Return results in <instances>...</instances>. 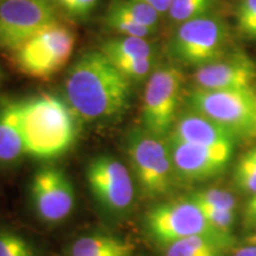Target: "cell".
<instances>
[{
  "label": "cell",
  "instance_id": "obj_1",
  "mask_svg": "<svg viewBox=\"0 0 256 256\" xmlns=\"http://www.w3.org/2000/svg\"><path fill=\"white\" fill-rule=\"evenodd\" d=\"M130 82L101 51L83 54L66 80V102L88 122L118 119L130 108Z\"/></svg>",
  "mask_w": 256,
  "mask_h": 256
},
{
  "label": "cell",
  "instance_id": "obj_2",
  "mask_svg": "<svg viewBox=\"0 0 256 256\" xmlns=\"http://www.w3.org/2000/svg\"><path fill=\"white\" fill-rule=\"evenodd\" d=\"M26 154L55 159L72 148L78 138L76 114L57 96L43 94L14 101Z\"/></svg>",
  "mask_w": 256,
  "mask_h": 256
},
{
  "label": "cell",
  "instance_id": "obj_3",
  "mask_svg": "<svg viewBox=\"0 0 256 256\" xmlns=\"http://www.w3.org/2000/svg\"><path fill=\"white\" fill-rule=\"evenodd\" d=\"M75 44L74 31L58 20L42 28L10 55L22 74L32 78L48 80L69 62Z\"/></svg>",
  "mask_w": 256,
  "mask_h": 256
},
{
  "label": "cell",
  "instance_id": "obj_4",
  "mask_svg": "<svg viewBox=\"0 0 256 256\" xmlns=\"http://www.w3.org/2000/svg\"><path fill=\"white\" fill-rule=\"evenodd\" d=\"M126 151L134 177L147 197L165 196L176 176L170 146L146 130L128 134Z\"/></svg>",
  "mask_w": 256,
  "mask_h": 256
},
{
  "label": "cell",
  "instance_id": "obj_5",
  "mask_svg": "<svg viewBox=\"0 0 256 256\" xmlns=\"http://www.w3.org/2000/svg\"><path fill=\"white\" fill-rule=\"evenodd\" d=\"M145 228L150 238L162 247L192 236L234 243L232 235H226L214 228L200 208L188 200L156 204L146 214Z\"/></svg>",
  "mask_w": 256,
  "mask_h": 256
},
{
  "label": "cell",
  "instance_id": "obj_6",
  "mask_svg": "<svg viewBox=\"0 0 256 256\" xmlns=\"http://www.w3.org/2000/svg\"><path fill=\"white\" fill-rule=\"evenodd\" d=\"M191 110L203 115L236 138L254 134L256 92L254 89L206 90L196 88L188 98Z\"/></svg>",
  "mask_w": 256,
  "mask_h": 256
},
{
  "label": "cell",
  "instance_id": "obj_7",
  "mask_svg": "<svg viewBox=\"0 0 256 256\" xmlns=\"http://www.w3.org/2000/svg\"><path fill=\"white\" fill-rule=\"evenodd\" d=\"M228 44L229 31L224 22L206 14L182 23L170 51L177 62L200 68L226 56Z\"/></svg>",
  "mask_w": 256,
  "mask_h": 256
},
{
  "label": "cell",
  "instance_id": "obj_8",
  "mask_svg": "<svg viewBox=\"0 0 256 256\" xmlns=\"http://www.w3.org/2000/svg\"><path fill=\"white\" fill-rule=\"evenodd\" d=\"M184 86V75L176 66H162L150 76L144 92V130L158 138L171 133Z\"/></svg>",
  "mask_w": 256,
  "mask_h": 256
},
{
  "label": "cell",
  "instance_id": "obj_9",
  "mask_svg": "<svg viewBox=\"0 0 256 256\" xmlns=\"http://www.w3.org/2000/svg\"><path fill=\"white\" fill-rule=\"evenodd\" d=\"M51 0H0V50L11 54L48 25L58 22Z\"/></svg>",
  "mask_w": 256,
  "mask_h": 256
},
{
  "label": "cell",
  "instance_id": "obj_10",
  "mask_svg": "<svg viewBox=\"0 0 256 256\" xmlns=\"http://www.w3.org/2000/svg\"><path fill=\"white\" fill-rule=\"evenodd\" d=\"M87 183L98 203L113 215H122L134 203V183L130 170L110 156H98L86 170Z\"/></svg>",
  "mask_w": 256,
  "mask_h": 256
},
{
  "label": "cell",
  "instance_id": "obj_11",
  "mask_svg": "<svg viewBox=\"0 0 256 256\" xmlns=\"http://www.w3.org/2000/svg\"><path fill=\"white\" fill-rule=\"evenodd\" d=\"M34 211L46 223L63 222L75 206V190L62 170L46 166L34 174L30 186Z\"/></svg>",
  "mask_w": 256,
  "mask_h": 256
},
{
  "label": "cell",
  "instance_id": "obj_12",
  "mask_svg": "<svg viewBox=\"0 0 256 256\" xmlns=\"http://www.w3.org/2000/svg\"><path fill=\"white\" fill-rule=\"evenodd\" d=\"M168 142L176 176L186 182H203L217 177L232 158L234 148L229 147H206Z\"/></svg>",
  "mask_w": 256,
  "mask_h": 256
},
{
  "label": "cell",
  "instance_id": "obj_13",
  "mask_svg": "<svg viewBox=\"0 0 256 256\" xmlns=\"http://www.w3.org/2000/svg\"><path fill=\"white\" fill-rule=\"evenodd\" d=\"M194 80L197 88L206 90L254 89L256 66L244 54H234L198 68Z\"/></svg>",
  "mask_w": 256,
  "mask_h": 256
},
{
  "label": "cell",
  "instance_id": "obj_14",
  "mask_svg": "<svg viewBox=\"0 0 256 256\" xmlns=\"http://www.w3.org/2000/svg\"><path fill=\"white\" fill-rule=\"evenodd\" d=\"M168 140L206 147L234 148L236 136L218 124L192 110L176 120Z\"/></svg>",
  "mask_w": 256,
  "mask_h": 256
},
{
  "label": "cell",
  "instance_id": "obj_15",
  "mask_svg": "<svg viewBox=\"0 0 256 256\" xmlns=\"http://www.w3.org/2000/svg\"><path fill=\"white\" fill-rule=\"evenodd\" d=\"M26 154L14 101L0 106V165H12Z\"/></svg>",
  "mask_w": 256,
  "mask_h": 256
},
{
  "label": "cell",
  "instance_id": "obj_16",
  "mask_svg": "<svg viewBox=\"0 0 256 256\" xmlns=\"http://www.w3.org/2000/svg\"><path fill=\"white\" fill-rule=\"evenodd\" d=\"M232 246L223 240L192 236L165 247V256H224Z\"/></svg>",
  "mask_w": 256,
  "mask_h": 256
},
{
  "label": "cell",
  "instance_id": "obj_17",
  "mask_svg": "<svg viewBox=\"0 0 256 256\" xmlns=\"http://www.w3.org/2000/svg\"><path fill=\"white\" fill-rule=\"evenodd\" d=\"M101 52L110 60L121 58H154L151 43L145 38L120 37L102 44Z\"/></svg>",
  "mask_w": 256,
  "mask_h": 256
},
{
  "label": "cell",
  "instance_id": "obj_18",
  "mask_svg": "<svg viewBox=\"0 0 256 256\" xmlns=\"http://www.w3.org/2000/svg\"><path fill=\"white\" fill-rule=\"evenodd\" d=\"M133 250V246L122 240L104 235L86 236L69 248V256H98L108 252Z\"/></svg>",
  "mask_w": 256,
  "mask_h": 256
},
{
  "label": "cell",
  "instance_id": "obj_19",
  "mask_svg": "<svg viewBox=\"0 0 256 256\" xmlns=\"http://www.w3.org/2000/svg\"><path fill=\"white\" fill-rule=\"evenodd\" d=\"M110 10L115 14L122 16V17L130 19L134 23L142 25L147 28L156 31L159 23V12L156 11L152 6L144 4V2H136L132 0L127 2H116L110 6Z\"/></svg>",
  "mask_w": 256,
  "mask_h": 256
},
{
  "label": "cell",
  "instance_id": "obj_20",
  "mask_svg": "<svg viewBox=\"0 0 256 256\" xmlns=\"http://www.w3.org/2000/svg\"><path fill=\"white\" fill-rule=\"evenodd\" d=\"M234 182L243 194H256V147L238 159L234 172Z\"/></svg>",
  "mask_w": 256,
  "mask_h": 256
},
{
  "label": "cell",
  "instance_id": "obj_21",
  "mask_svg": "<svg viewBox=\"0 0 256 256\" xmlns=\"http://www.w3.org/2000/svg\"><path fill=\"white\" fill-rule=\"evenodd\" d=\"M198 206H209L220 210L236 209V200L232 194L222 188H206L197 191L188 198Z\"/></svg>",
  "mask_w": 256,
  "mask_h": 256
},
{
  "label": "cell",
  "instance_id": "obj_22",
  "mask_svg": "<svg viewBox=\"0 0 256 256\" xmlns=\"http://www.w3.org/2000/svg\"><path fill=\"white\" fill-rule=\"evenodd\" d=\"M214 0H180L172 2L170 8V17L176 23H185L191 19L209 14Z\"/></svg>",
  "mask_w": 256,
  "mask_h": 256
},
{
  "label": "cell",
  "instance_id": "obj_23",
  "mask_svg": "<svg viewBox=\"0 0 256 256\" xmlns=\"http://www.w3.org/2000/svg\"><path fill=\"white\" fill-rule=\"evenodd\" d=\"M130 82H142L151 76L154 58H121L110 60Z\"/></svg>",
  "mask_w": 256,
  "mask_h": 256
},
{
  "label": "cell",
  "instance_id": "obj_24",
  "mask_svg": "<svg viewBox=\"0 0 256 256\" xmlns=\"http://www.w3.org/2000/svg\"><path fill=\"white\" fill-rule=\"evenodd\" d=\"M104 24L108 28L118 32L122 37L146 38L154 32L151 28H147L142 25H139L130 20V19L122 17V16L115 14L110 8L104 16Z\"/></svg>",
  "mask_w": 256,
  "mask_h": 256
},
{
  "label": "cell",
  "instance_id": "obj_25",
  "mask_svg": "<svg viewBox=\"0 0 256 256\" xmlns=\"http://www.w3.org/2000/svg\"><path fill=\"white\" fill-rule=\"evenodd\" d=\"M0 256H38L24 238L10 230H0Z\"/></svg>",
  "mask_w": 256,
  "mask_h": 256
},
{
  "label": "cell",
  "instance_id": "obj_26",
  "mask_svg": "<svg viewBox=\"0 0 256 256\" xmlns=\"http://www.w3.org/2000/svg\"><path fill=\"white\" fill-rule=\"evenodd\" d=\"M51 2L70 18L82 20L94 14L100 0H51Z\"/></svg>",
  "mask_w": 256,
  "mask_h": 256
},
{
  "label": "cell",
  "instance_id": "obj_27",
  "mask_svg": "<svg viewBox=\"0 0 256 256\" xmlns=\"http://www.w3.org/2000/svg\"><path fill=\"white\" fill-rule=\"evenodd\" d=\"M238 26L243 36L256 40V0H242L238 5Z\"/></svg>",
  "mask_w": 256,
  "mask_h": 256
},
{
  "label": "cell",
  "instance_id": "obj_28",
  "mask_svg": "<svg viewBox=\"0 0 256 256\" xmlns=\"http://www.w3.org/2000/svg\"><path fill=\"white\" fill-rule=\"evenodd\" d=\"M206 216L208 222L220 232L226 235H232L234 223H235V211L220 210L209 206H198Z\"/></svg>",
  "mask_w": 256,
  "mask_h": 256
},
{
  "label": "cell",
  "instance_id": "obj_29",
  "mask_svg": "<svg viewBox=\"0 0 256 256\" xmlns=\"http://www.w3.org/2000/svg\"><path fill=\"white\" fill-rule=\"evenodd\" d=\"M243 224L247 229L256 228V194L248 200L243 215Z\"/></svg>",
  "mask_w": 256,
  "mask_h": 256
},
{
  "label": "cell",
  "instance_id": "obj_30",
  "mask_svg": "<svg viewBox=\"0 0 256 256\" xmlns=\"http://www.w3.org/2000/svg\"><path fill=\"white\" fill-rule=\"evenodd\" d=\"M132 2H144V4L152 6V8H154L156 11H158L159 14L168 12L172 4V0H132Z\"/></svg>",
  "mask_w": 256,
  "mask_h": 256
},
{
  "label": "cell",
  "instance_id": "obj_31",
  "mask_svg": "<svg viewBox=\"0 0 256 256\" xmlns=\"http://www.w3.org/2000/svg\"><path fill=\"white\" fill-rule=\"evenodd\" d=\"M234 256H256V247L255 246L249 244L248 247L238 249V250L234 254Z\"/></svg>",
  "mask_w": 256,
  "mask_h": 256
},
{
  "label": "cell",
  "instance_id": "obj_32",
  "mask_svg": "<svg viewBox=\"0 0 256 256\" xmlns=\"http://www.w3.org/2000/svg\"><path fill=\"white\" fill-rule=\"evenodd\" d=\"M133 250H127V252H108V254L98 255V256H130Z\"/></svg>",
  "mask_w": 256,
  "mask_h": 256
},
{
  "label": "cell",
  "instance_id": "obj_33",
  "mask_svg": "<svg viewBox=\"0 0 256 256\" xmlns=\"http://www.w3.org/2000/svg\"><path fill=\"white\" fill-rule=\"evenodd\" d=\"M247 242H248V244L255 246L256 247V234H252V235L249 236V238H247Z\"/></svg>",
  "mask_w": 256,
  "mask_h": 256
},
{
  "label": "cell",
  "instance_id": "obj_34",
  "mask_svg": "<svg viewBox=\"0 0 256 256\" xmlns=\"http://www.w3.org/2000/svg\"><path fill=\"white\" fill-rule=\"evenodd\" d=\"M254 134L256 136V121H255V128H254Z\"/></svg>",
  "mask_w": 256,
  "mask_h": 256
},
{
  "label": "cell",
  "instance_id": "obj_35",
  "mask_svg": "<svg viewBox=\"0 0 256 256\" xmlns=\"http://www.w3.org/2000/svg\"><path fill=\"white\" fill-rule=\"evenodd\" d=\"M2 78V70H0V80Z\"/></svg>",
  "mask_w": 256,
  "mask_h": 256
}]
</instances>
